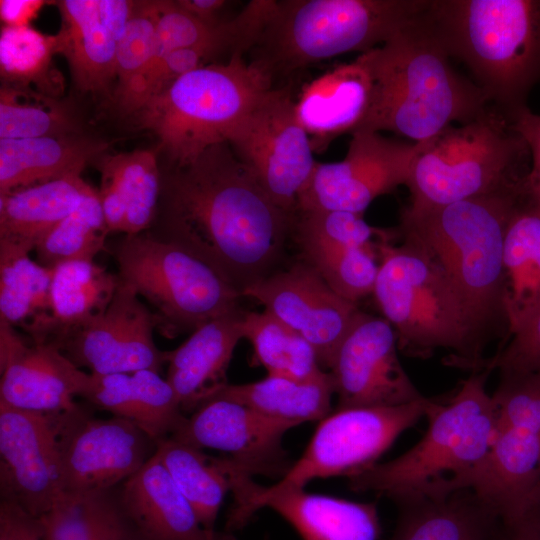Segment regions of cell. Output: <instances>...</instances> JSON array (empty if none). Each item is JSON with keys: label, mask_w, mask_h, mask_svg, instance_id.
I'll return each instance as SVG.
<instances>
[{"label": "cell", "mask_w": 540, "mask_h": 540, "mask_svg": "<svg viewBox=\"0 0 540 540\" xmlns=\"http://www.w3.org/2000/svg\"><path fill=\"white\" fill-rule=\"evenodd\" d=\"M156 215L149 232L205 262L241 295L270 274L294 219L227 142L161 174Z\"/></svg>", "instance_id": "obj_1"}, {"label": "cell", "mask_w": 540, "mask_h": 540, "mask_svg": "<svg viewBox=\"0 0 540 540\" xmlns=\"http://www.w3.org/2000/svg\"><path fill=\"white\" fill-rule=\"evenodd\" d=\"M427 7L381 46L358 56L370 74L372 95L356 130L391 131L424 143L491 105L475 82L453 69Z\"/></svg>", "instance_id": "obj_2"}, {"label": "cell", "mask_w": 540, "mask_h": 540, "mask_svg": "<svg viewBox=\"0 0 540 540\" xmlns=\"http://www.w3.org/2000/svg\"><path fill=\"white\" fill-rule=\"evenodd\" d=\"M489 371L475 370L447 402L432 400L421 440L349 477L350 489L374 492L400 506L469 489L495 436L496 408L485 386Z\"/></svg>", "instance_id": "obj_3"}, {"label": "cell", "mask_w": 540, "mask_h": 540, "mask_svg": "<svg viewBox=\"0 0 540 540\" xmlns=\"http://www.w3.org/2000/svg\"><path fill=\"white\" fill-rule=\"evenodd\" d=\"M426 16L489 103L510 120L540 81V0H430Z\"/></svg>", "instance_id": "obj_4"}, {"label": "cell", "mask_w": 540, "mask_h": 540, "mask_svg": "<svg viewBox=\"0 0 540 540\" xmlns=\"http://www.w3.org/2000/svg\"><path fill=\"white\" fill-rule=\"evenodd\" d=\"M528 179V177H527ZM516 189L431 208L406 206L398 235L418 245L451 280L486 340L504 324L506 225L526 181Z\"/></svg>", "instance_id": "obj_5"}, {"label": "cell", "mask_w": 540, "mask_h": 540, "mask_svg": "<svg viewBox=\"0 0 540 540\" xmlns=\"http://www.w3.org/2000/svg\"><path fill=\"white\" fill-rule=\"evenodd\" d=\"M388 229L376 243L379 271L372 295L393 327L398 348L414 356L436 349L453 353L465 366L481 370L485 339L445 272L415 243Z\"/></svg>", "instance_id": "obj_6"}, {"label": "cell", "mask_w": 540, "mask_h": 540, "mask_svg": "<svg viewBox=\"0 0 540 540\" xmlns=\"http://www.w3.org/2000/svg\"><path fill=\"white\" fill-rule=\"evenodd\" d=\"M255 61L234 54L183 75L132 115L158 138L170 167L183 166L228 138L272 87Z\"/></svg>", "instance_id": "obj_7"}, {"label": "cell", "mask_w": 540, "mask_h": 540, "mask_svg": "<svg viewBox=\"0 0 540 540\" xmlns=\"http://www.w3.org/2000/svg\"><path fill=\"white\" fill-rule=\"evenodd\" d=\"M429 0L275 1L253 61L272 78L348 52L381 46Z\"/></svg>", "instance_id": "obj_8"}, {"label": "cell", "mask_w": 540, "mask_h": 540, "mask_svg": "<svg viewBox=\"0 0 540 540\" xmlns=\"http://www.w3.org/2000/svg\"><path fill=\"white\" fill-rule=\"evenodd\" d=\"M406 186L411 208H431L516 189L530 154L510 120L490 105L473 120L419 143Z\"/></svg>", "instance_id": "obj_9"}, {"label": "cell", "mask_w": 540, "mask_h": 540, "mask_svg": "<svg viewBox=\"0 0 540 540\" xmlns=\"http://www.w3.org/2000/svg\"><path fill=\"white\" fill-rule=\"evenodd\" d=\"M119 280L153 307L166 338L192 333L208 321L239 309L241 293L205 262L148 230L107 244Z\"/></svg>", "instance_id": "obj_10"}, {"label": "cell", "mask_w": 540, "mask_h": 540, "mask_svg": "<svg viewBox=\"0 0 540 540\" xmlns=\"http://www.w3.org/2000/svg\"><path fill=\"white\" fill-rule=\"evenodd\" d=\"M492 397L495 436L469 489L512 526L540 479V371L500 373Z\"/></svg>", "instance_id": "obj_11"}, {"label": "cell", "mask_w": 540, "mask_h": 540, "mask_svg": "<svg viewBox=\"0 0 540 540\" xmlns=\"http://www.w3.org/2000/svg\"><path fill=\"white\" fill-rule=\"evenodd\" d=\"M432 399L393 407L335 408L320 420L302 456L268 491L305 488L314 479L348 478L377 463L423 416Z\"/></svg>", "instance_id": "obj_12"}, {"label": "cell", "mask_w": 540, "mask_h": 540, "mask_svg": "<svg viewBox=\"0 0 540 540\" xmlns=\"http://www.w3.org/2000/svg\"><path fill=\"white\" fill-rule=\"evenodd\" d=\"M270 199L294 217L317 164L310 137L285 88L269 90L227 140Z\"/></svg>", "instance_id": "obj_13"}, {"label": "cell", "mask_w": 540, "mask_h": 540, "mask_svg": "<svg viewBox=\"0 0 540 540\" xmlns=\"http://www.w3.org/2000/svg\"><path fill=\"white\" fill-rule=\"evenodd\" d=\"M64 494L108 490L122 484L156 452L157 444L132 422L95 418L83 406L58 414Z\"/></svg>", "instance_id": "obj_14"}, {"label": "cell", "mask_w": 540, "mask_h": 540, "mask_svg": "<svg viewBox=\"0 0 540 540\" xmlns=\"http://www.w3.org/2000/svg\"><path fill=\"white\" fill-rule=\"evenodd\" d=\"M343 160L316 164L297 211L342 210L363 214L377 197L407 184L420 144L359 129Z\"/></svg>", "instance_id": "obj_15"}, {"label": "cell", "mask_w": 540, "mask_h": 540, "mask_svg": "<svg viewBox=\"0 0 540 540\" xmlns=\"http://www.w3.org/2000/svg\"><path fill=\"white\" fill-rule=\"evenodd\" d=\"M156 316L134 288L119 280L107 308L70 329L54 341L78 368L92 374L125 373L149 369L160 372L165 351L153 339Z\"/></svg>", "instance_id": "obj_16"}, {"label": "cell", "mask_w": 540, "mask_h": 540, "mask_svg": "<svg viewBox=\"0 0 540 540\" xmlns=\"http://www.w3.org/2000/svg\"><path fill=\"white\" fill-rule=\"evenodd\" d=\"M397 348L389 322L360 311L329 367L336 408L393 407L424 398L404 370Z\"/></svg>", "instance_id": "obj_17"}, {"label": "cell", "mask_w": 540, "mask_h": 540, "mask_svg": "<svg viewBox=\"0 0 540 540\" xmlns=\"http://www.w3.org/2000/svg\"><path fill=\"white\" fill-rule=\"evenodd\" d=\"M58 414L0 404V493L36 518L63 497Z\"/></svg>", "instance_id": "obj_18"}, {"label": "cell", "mask_w": 540, "mask_h": 540, "mask_svg": "<svg viewBox=\"0 0 540 540\" xmlns=\"http://www.w3.org/2000/svg\"><path fill=\"white\" fill-rule=\"evenodd\" d=\"M234 503L227 529L242 528L261 508L268 507L289 522L303 540H378L382 533L377 506L305 488L268 491L251 476L235 469L231 473Z\"/></svg>", "instance_id": "obj_19"}, {"label": "cell", "mask_w": 540, "mask_h": 540, "mask_svg": "<svg viewBox=\"0 0 540 540\" xmlns=\"http://www.w3.org/2000/svg\"><path fill=\"white\" fill-rule=\"evenodd\" d=\"M242 296L257 300L265 311L301 335L326 368L361 311L303 260L252 283Z\"/></svg>", "instance_id": "obj_20"}, {"label": "cell", "mask_w": 540, "mask_h": 540, "mask_svg": "<svg viewBox=\"0 0 540 540\" xmlns=\"http://www.w3.org/2000/svg\"><path fill=\"white\" fill-rule=\"evenodd\" d=\"M295 426L214 395L186 417L170 437L201 450L224 452L250 476L283 477L291 465L282 438Z\"/></svg>", "instance_id": "obj_21"}, {"label": "cell", "mask_w": 540, "mask_h": 540, "mask_svg": "<svg viewBox=\"0 0 540 540\" xmlns=\"http://www.w3.org/2000/svg\"><path fill=\"white\" fill-rule=\"evenodd\" d=\"M0 404L57 414L73 410L88 373L55 345L23 337L0 320Z\"/></svg>", "instance_id": "obj_22"}, {"label": "cell", "mask_w": 540, "mask_h": 540, "mask_svg": "<svg viewBox=\"0 0 540 540\" xmlns=\"http://www.w3.org/2000/svg\"><path fill=\"white\" fill-rule=\"evenodd\" d=\"M61 17L54 34L56 54L68 65L82 92H106L116 79V53L135 1L61 0L53 2Z\"/></svg>", "instance_id": "obj_23"}, {"label": "cell", "mask_w": 540, "mask_h": 540, "mask_svg": "<svg viewBox=\"0 0 540 540\" xmlns=\"http://www.w3.org/2000/svg\"><path fill=\"white\" fill-rule=\"evenodd\" d=\"M243 315L239 308L216 317L193 331L176 349L165 351L166 380L182 412H194L228 384L226 373L243 338Z\"/></svg>", "instance_id": "obj_24"}, {"label": "cell", "mask_w": 540, "mask_h": 540, "mask_svg": "<svg viewBox=\"0 0 540 540\" xmlns=\"http://www.w3.org/2000/svg\"><path fill=\"white\" fill-rule=\"evenodd\" d=\"M79 396L100 410L132 422L156 443L173 435L186 418L166 378L149 369L88 373Z\"/></svg>", "instance_id": "obj_25"}, {"label": "cell", "mask_w": 540, "mask_h": 540, "mask_svg": "<svg viewBox=\"0 0 540 540\" xmlns=\"http://www.w3.org/2000/svg\"><path fill=\"white\" fill-rule=\"evenodd\" d=\"M120 498L144 540H224L203 527L156 452L121 484Z\"/></svg>", "instance_id": "obj_26"}, {"label": "cell", "mask_w": 540, "mask_h": 540, "mask_svg": "<svg viewBox=\"0 0 540 540\" xmlns=\"http://www.w3.org/2000/svg\"><path fill=\"white\" fill-rule=\"evenodd\" d=\"M100 172L99 200L111 233L148 230L156 216L161 171L149 149L104 154L94 163Z\"/></svg>", "instance_id": "obj_27"}, {"label": "cell", "mask_w": 540, "mask_h": 540, "mask_svg": "<svg viewBox=\"0 0 540 540\" xmlns=\"http://www.w3.org/2000/svg\"><path fill=\"white\" fill-rule=\"evenodd\" d=\"M371 95L370 74L358 57L309 83L296 101V113L313 151L355 131L366 115Z\"/></svg>", "instance_id": "obj_28"}, {"label": "cell", "mask_w": 540, "mask_h": 540, "mask_svg": "<svg viewBox=\"0 0 540 540\" xmlns=\"http://www.w3.org/2000/svg\"><path fill=\"white\" fill-rule=\"evenodd\" d=\"M540 304V199L529 175L509 216L503 245L507 339Z\"/></svg>", "instance_id": "obj_29"}, {"label": "cell", "mask_w": 540, "mask_h": 540, "mask_svg": "<svg viewBox=\"0 0 540 540\" xmlns=\"http://www.w3.org/2000/svg\"><path fill=\"white\" fill-rule=\"evenodd\" d=\"M109 143L82 134L0 139V195L71 175H81Z\"/></svg>", "instance_id": "obj_30"}, {"label": "cell", "mask_w": 540, "mask_h": 540, "mask_svg": "<svg viewBox=\"0 0 540 540\" xmlns=\"http://www.w3.org/2000/svg\"><path fill=\"white\" fill-rule=\"evenodd\" d=\"M117 274L94 261L75 260L52 269L47 315L25 331L36 342L53 343L103 312L117 287Z\"/></svg>", "instance_id": "obj_31"}, {"label": "cell", "mask_w": 540, "mask_h": 540, "mask_svg": "<svg viewBox=\"0 0 540 540\" xmlns=\"http://www.w3.org/2000/svg\"><path fill=\"white\" fill-rule=\"evenodd\" d=\"M90 189L81 175H71L1 194L0 243L34 250Z\"/></svg>", "instance_id": "obj_32"}, {"label": "cell", "mask_w": 540, "mask_h": 540, "mask_svg": "<svg viewBox=\"0 0 540 540\" xmlns=\"http://www.w3.org/2000/svg\"><path fill=\"white\" fill-rule=\"evenodd\" d=\"M391 540H498V515L470 489L403 505Z\"/></svg>", "instance_id": "obj_33"}, {"label": "cell", "mask_w": 540, "mask_h": 540, "mask_svg": "<svg viewBox=\"0 0 540 540\" xmlns=\"http://www.w3.org/2000/svg\"><path fill=\"white\" fill-rule=\"evenodd\" d=\"M42 540H144L120 498V488L64 494L38 518Z\"/></svg>", "instance_id": "obj_34"}, {"label": "cell", "mask_w": 540, "mask_h": 540, "mask_svg": "<svg viewBox=\"0 0 540 540\" xmlns=\"http://www.w3.org/2000/svg\"><path fill=\"white\" fill-rule=\"evenodd\" d=\"M333 394L331 374L323 371L304 380L267 375L251 383H228L214 395L239 402L266 416L300 425L306 421H320L330 414Z\"/></svg>", "instance_id": "obj_35"}, {"label": "cell", "mask_w": 540, "mask_h": 540, "mask_svg": "<svg viewBox=\"0 0 540 540\" xmlns=\"http://www.w3.org/2000/svg\"><path fill=\"white\" fill-rule=\"evenodd\" d=\"M156 454L194 509L204 528L213 530L228 491V457H211L172 437L157 443Z\"/></svg>", "instance_id": "obj_36"}, {"label": "cell", "mask_w": 540, "mask_h": 540, "mask_svg": "<svg viewBox=\"0 0 540 540\" xmlns=\"http://www.w3.org/2000/svg\"><path fill=\"white\" fill-rule=\"evenodd\" d=\"M72 104L31 87L1 83L0 139L82 134Z\"/></svg>", "instance_id": "obj_37"}, {"label": "cell", "mask_w": 540, "mask_h": 540, "mask_svg": "<svg viewBox=\"0 0 540 540\" xmlns=\"http://www.w3.org/2000/svg\"><path fill=\"white\" fill-rule=\"evenodd\" d=\"M52 269L0 243V320L24 332L48 313Z\"/></svg>", "instance_id": "obj_38"}, {"label": "cell", "mask_w": 540, "mask_h": 540, "mask_svg": "<svg viewBox=\"0 0 540 540\" xmlns=\"http://www.w3.org/2000/svg\"><path fill=\"white\" fill-rule=\"evenodd\" d=\"M242 329L268 375L304 380L323 372L314 348L271 313L244 311Z\"/></svg>", "instance_id": "obj_39"}, {"label": "cell", "mask_w": 540, "mask_h": 540, "mask_svg": "<svg viewBox=\"0 0 540 540\" xmlns=\"http://www.w3.org/2000/svg\"><path fill=\"white\" fill-rule=\"evenodd\" d=\"M54 35L29 26H2L0 33L1 83L31 87L59 97L63 78L54 66Z\"/></svg>", "instance_id": "obj_40"}, {"label": "cell", "mask_w": 540, "mask_h": 540, "mask_svg": "<svg viewBox=\"0 0 540 540\" xmlns=\"http://www.w3.org/2000/svg\"><path fill=\"white\" fill-rule=\"evenodd\" d=\"M110 233L98 191L91 187L77 207L35 247L37 262L53 269L68 261H94L107 248Z\"/></svg>", "instance_id": "obj_41"}, {"label": "cell", "mask_w": 540, "mask_h": 540, "mask_svg": "<svg viewBox=\"0 0 540 540\" xmlns=\"http://www.w3.org/2000/svg\"><path fill=\"white\" fill-rule=\"evenodd\" d=\"M302 260L343 298L357 303L373 293L379 271L377 251L296 239Z\"/></svg>", "instance_id": "obj_42"}, {"label": "cell", "mask_w": 540, "mask_h": 540, "mask_svg": "<svg viewBox=\"0 0 540 540\" xmlns=\"http://www.w3.org/2000/svg\"><path fill=\"white\" fill-rule=\"evenodd\" d=\"M157 12L154 1L135 2L116 53L115 98L150 67L156 48Z\"/></svg>", "instance_id": "obj_43"}, {"label": "cell", "mask_w": 540, "mask_h": 540, "mask_svg": "<svg viewBox=\"0 0 540 540\" xmlns=\"http://www.w3.org/2000/svg\"><path fill=\"white\" fill-rule=\"evenodd\" d=\"M293 227L296 239L374 251H377V241L387 231L369 225L363 214L342 210L298 211Z\"/></svg>", "instance_id": "obj_44"}, {"label": "cell", "mask_w": 540, "mask_h": 540, "mask_svg": "<svg viewBox=\"0 0 540 540\" xmlns=\"http://www.w3.org/2000/svg\"><path fill=\"white\" fill-rule=\"evenodd\" d=\"M489 365L500 373L540 371V304Z\"/></svg>", "instance_id": "obj_45"}, {"label": "cell", "mask_w": 540, "mask_h": 540, "mask_svg": "<svg viewBox=\"0 0 540 540\" xmlns=\"http://www.w3.org/2000/svg\"><path fill=\"white\" fill-rule=\"evenodd\" d=\"M513 129L525 141L530 154L529 182L540 199V114L528 107L517 112L511 119Z\"/></svg>", "instance_id": "obj_46"}, {"label": "cell", "mask_w": 540, "mask_h": 540, "mask_svg": "<svg viewBox=\"0 0 540 540\" xmlns=\"http://www.w3.org/2000/svg\"><path fill=\"white\" fill-rule=\"evenodd\" d=\"M46 3L50 2L43 0H1V21L4 26H29Z\"/></svg>", "instance_id": "obj_47"}, {"label": "cell", "mask_w": 540, "mask_h": 540, "mask_svg": "<svg viewBox=\"0 0 540 540\" xmlns=\"http://www.w3.org/2000/svg\"><path fill=\"white\" fill-rule=\"evenodd\" d=\"M175 4L184 12L208 25L217 26L226 20H220L221 11L229 4L225 0H175Z\"/></svg>", "instance_id": "obj_48"}, {"label": "cell", "mask_w": 540, "mask_h": 540, "mask_svg": "<svg viewBox=\"0 0 540 540\" xmlns=\"http://www.w3.org/2000/svg\"><path fill=\"white\" fill-rule=\"evenodd\" d=\"M498 540H540V528L529 522L503 526Z\"/></svg>", "instance_id": "obj_49"}, {"label": "cell", "mask_w": 540, "mask_h": 540, "mask_svg": "<svg viewBox=\"0 0 540 540\" xmlns=\"http://www.w3.org/2000/svg\"><path fill=\"white\" fill-rule=\"evenodd\" d=\"M523 521L540 528V479L529 496L524 516L520 522Z\"/></svg>", "instance_id": "obj_50"}]
</instances>
